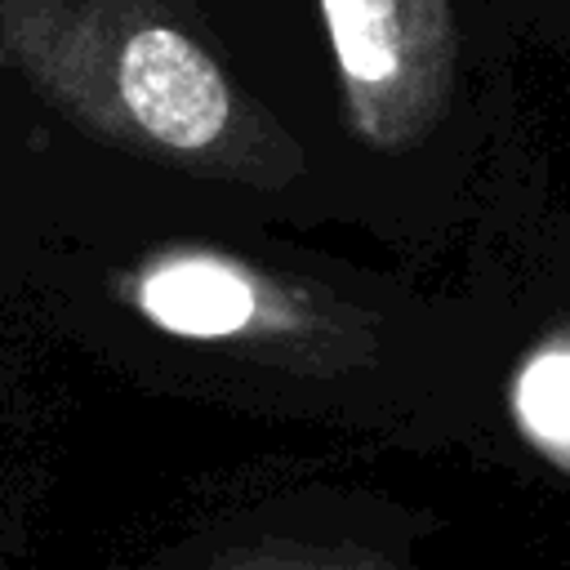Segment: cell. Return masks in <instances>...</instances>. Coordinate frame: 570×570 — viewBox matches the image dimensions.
<instances>
[{"label":"cell","instance_id":"6da1fadb","mask_svg":"<svg viewBox=\"0 0 570 570\" xmlns=\"http://www.w3.org/2000/svg\"><path fill=\"white\" fill-rule=\"evenodd\" d=\"M356 129L379 147H410L436 125L454 67L441 0H321Z\"/></svg>","mask_w":570,"mask_h":570},{"label":"cell","instance_id":"7a4b0ae2","mask_svg":"<svg viewBox=\"0 0 570 570\" xmlns=\"http://www.w3.org/2000/svg\"><path fill=\"white\" fill-rule=\"evenodd\" d=\"M116 98L160 147H209L232 111L218 67L174 27H138L116 53Z\"/></svg>","mask_w":570,"mask_h":570},{"label":"cell","instance_id":"3957f363","mask_svg":"<svg viewBox=\"0 0 570 570\" xmlns=\"http://www.w3.org/2000/svg\"><path fill=\"white\" fill-rule=\"evenodd\" d=\"M138 307L169 334L183 338H227L240 334L254 312L258 294L249 276L218 258H169L151 267L138 285Z\"/></svg>","mask_w":570,"mask_h":570},{"label":"cell","instance_id":"277c9868","mask_svg":"<svg viewBox=\"0 0 570 570\" xmlns=\"http://www.w3.org/2000/svg\"><path fill=\"white\" fill-rule=\"evenodd\" d=\"M517 419L543 450L570 459V343H552L517 379Z\"/></svg>","mask_w":570,"mask_h":570}]
</instances>
